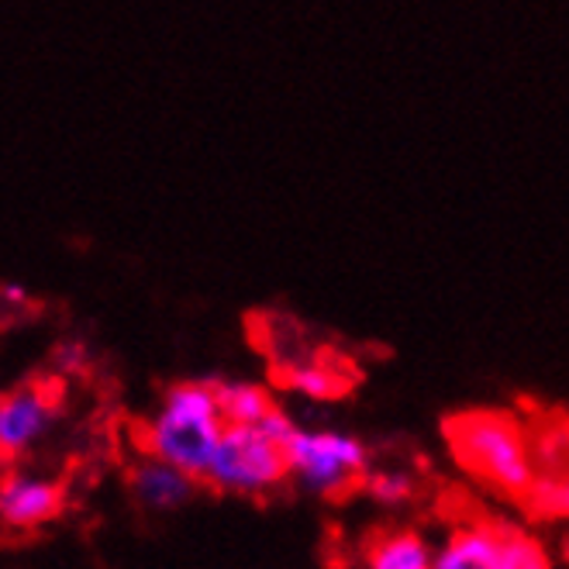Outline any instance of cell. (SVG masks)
Returning <instances> with one entry per match:
<instances>
[{
    "label": "cell",
    "instance_id": "obj_1",
    "mask_svg": "<svg viewBox=\"0 0 569 569\" xmlns=\"http://www.w3.org/2000/svg\"><path fill=\"white\" fill-rule=\"evenodd\" d=\"M442 439L466 477L511 500H521L539 473L531 435L511 411H456L442 421Z\"/></svg>",
    "mask_w": 569,
    "mask_h": 569
},
{
    "label": "cell",
    "instance_id": "obj_2",
    "mask_svg": "<svg viewBox=\"0 0 569 569\" xmlns=\"http://www.w3.org/2000/svg\"><path fill=\"white\" fill-rule=\"evenodd\" d=\"M224 418L211 383H173L152 421H128L124 439L136 456H152L204 487Z\"/></svg>",
    "mask_w": 569,
    "mask_h": 569
},
{
    "label": "cell",
    "instance_id": "obj_3",
    "mask_svg": "<svg viewBox=\"0 0 569 569\" xmlns=\"http://www.w3.org/2000/svg\"><path fill=\"white\" fill-rule=\"evenodd\" d=\"M290 480L287 446L277 442L256 425H224L208 466L204 487L236 490V493H262L277 490Z\"/></svg>",
    "mask_w": 569,
    "mask_h": 569
},
{
    "label": "cell",
    "instance_id": "obj_4",
    "mask_svg": "<svg viewBox=\"0 0 569 569\" xmlns=\"http://www.w3.org/2000/svg\"><path fill=\"white\" fill-rule=\"evenodd\" d=\"M287 456H290V473L308 490L328 500H346L359 493L366 473H370L366 446L339 431H300L297 428L293 439L287 442Z\"/></svg>",
    "mask_w": 569,
    "mask_h": 569
},
{
    "label": "cell",
    "instance_id": "obj_5",
    "mask_svg": "<svg viewBox=\"0 0 569 569\" xmlns=\"http://www.w3.org/2000/svg\"><path fill=\"white\" fill-rule=\"evenodd\" d=\"M66 405V377H31L0 393V470H14Z\"/></svg>",
    "mask_w": 569,
    "mask_h": 569
},
{
    "label": "cell",
    "instance_id": "obj_6",
    "mask_svg": "<svg viewBox=\"0 0 569 569\" xmlns=\"http://www.w3.org/2000/svg\"><path fill=\"white\" fill-rule=\"evenodd\" d=\"M70 505V480L0 470V539H28L52 525Z\"/></svg>",
    "mask_w": 569,
    "mask_h": 569
},
{
    "label": "cell",
    "instance_id": "obj_7",
    "mask_svg": "<svg viewBox=\"0 0 569 569\" xmlns=\"http://www.w3.org/2000/svg\"><path fill=\"white\" fill-rule=\"evenodd\" d=\"M270 380L311 400H339L356 387V366L339 352H308L287 362H270Z\"/></svg>",
    "mask_w": 569,
    "mask_h": 569
},
{
    "label": "cell",
    "instance_id": "obj_8",
    "mask_svg": "<svg viewBox=\"0 0 569 569\" xmlns=\"http://www.w3.org/2000/svg\"><path fill=\"white\" fill-rule=\"evenodd\" d=\"M505 521L473 518L449 531L431 569H505Z\"/></svg>",
    "mask_w": 569,
    "mask_h": 569
},
{
    "label": "cell",
    "instance_id": "obj_9",
    "mask_svg": "<svg viewBox=\"0 0 569 569\" xmlns=\"http://www.w3.org/2000/svg\"><path fill=\"white\" fill-rule=\"evenodd\" d=\"M128 487L136 493L139 505H146L152 511H173V508L187 505L193 497V487H200V483L152 456H131Z\"/></svg>",
    "mask_w": 569,
    "mask_h": 569
},
{
    "label": "cell",
    "instance_id": "obj_10",
    "mask_svg": "<svg viewBox=\"0 0 569 569\" xmlns=\"http://www.w3.org/2000/svg\"><path fill=\"white\" fill-rule=\"evenodd\" d=\"M366 569H431V549L415 528H377L362 542Z\"/></svg>",
    "mask_w": 569,
    "mask_h": 569
},
{
    "label": "cell",
    "instance_id": "obj_11",
    "mask_svg": "<svg viewBox=\"0 0 569 569\" xmlns=\"http://www.w3.org/2000/svg\"><path fill=\"white\" fill-rule=\"evenodd\" d=\"M211 387H214V400H218V411H221L224 425H259L266 415L280 408L270 393L252 383L211 380Z\"/></svg>",
    "mask_w": 569,
    "mask_h": 569
},
{
    "label": "cell",
    "instance_id": "obj_12",
    "mask_svg": "<svg viewBox=\"0 0 569 569\" xmlns=\"http://www.w3.org/2000/svg\"><path fill=\"white\" fill-rule=\"evenodd\" d=\"M518 505L531 518H549V521L569 518V473H535Z\"/></svg>",
    "mask_w": 569,
    "mask_h": 569
},
{
    "label": "cell",
    "instance_id": "obj_13",
    "mask_svg": "<svg viewBox=\"0 0 569 569\" xmlns=\"http://www.w3.org/2000/svg\"><path fill=\"white\" fill-rule=\"evenodd\" d=\"M505 569H552V559L535 535L508 525L505 528Z\"/></svg>",
    "mask_w": 569,
    "mask_h": 569
},
{
    "label": "cell",
    "instance_id": "obj_14",
    "mask_svg": "<svg viewBox=\"0 0 569 569\" xmlns=\"http://www.w3.org/2000/svg\"><path fill=\"white\" fill-rule=\"evenodd\" d=\"M362 490L370 493L380 505H405V500L415 497V480L405 470H377V473H366Z\"/></svg>",
    "mask_w": 569,
    "mask_h": 569
}]
</instances>
